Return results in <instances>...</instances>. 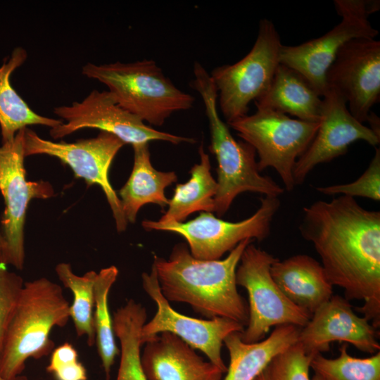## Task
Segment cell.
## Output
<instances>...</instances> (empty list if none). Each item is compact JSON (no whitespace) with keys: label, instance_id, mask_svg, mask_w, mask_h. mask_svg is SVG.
I'll return each mask as SVG.
<instances>
[{"label":"cell","instance_id":"cell-14","mask_svg":"<svg viewBox=\"0 0 380 380\" xmlns=\"http://www.w3.org/2000/svg\"><path fill=\"white\" fill-rule=\"evenodd\" d=\"M325 82L346 101L351 115L363 123L380 97V42L356 38L345 43L328 68Z\"/></svg>","mask_w":380,"mask_h":380},{"label":"cell","instance_id":"cell-26","mask_svg":"<svg viewBox=\"0 0 380 380\" xmlns=\"http://www.w3.org/2000/svg\"><path fill=\"white\" fill-rule=\"evenodd\" d=\"M118 270L112 265L97 273L94 284V328L97 350L101 358L106 380L110 379L115 357L120 353L108 308V294L115 282Z\"/></svg>","mask_w":380,"mask_h":380},{"label":"cell","instance_id":"cell-18","mask_svg":"<svg viewBox=\"0 0 380 380\" xmlns=\"http://www.w3.org/2000/svg\"><path fill=\"white\" fill-rule=\"evenodd\" d=\"M141 359L148 380H221L224 373L169 332L148 341Z\"/></svg>","mask_w":380,"mask_h":380},{"label":"cell","instance_id":"cell-12","mask_svg":"<svg viewBox=\"0 0 380 380\" xmlns=\"http://www.w3.org/2000/svg\"><path fill=\"white\" fill-rule=\"evenodd\" d=\"M53 113L65 122L51 128L50 135L58 139L84 128H94L116 136L132 146L164 141L173 144L195 143L193 138L157 130L120 107L108 91H91L82 101L56 107Z\"/></svg>","mask_w":380,"mask_h":380},{"label":"cell","instance_id":"cell-23","mask_svg":"<svg viewBox=\"0 0 380 380\" xmlns=\"http://www.w3.org/2000/svg\"><path fill=\"white\" fill-rule=\"evenodd\" d=\"M26 58V51L18 47L0 67V127L3 143L12 140L19 130L27 125H41L51 129L63 122L34 112L12 87L11 75Z\"/></svg>","mask_w":380,"mask_h":380},{"label":"cell","instance_id":"cell-31","mask_svg":"<svg viewBox=\"0 0 380 380\" xmlns=\"http://www.w3.org/2000/svg\"><path fill=\"white\" fill-rule=\"evenodd\" d=\"M0 252V353L24 282L8 270Z\"/></svg>","mask_w":380,"mask_h":380},{"label":"cell","instance_id":"cell-1","mask_svg":"<svg viewBox=\"0 0 380 380\" xmlns=\"http://www.w3.org/2000/svg\"><path fill=\"white\" fill-rule=\"evenodd\" d=\"M299 231L321 258L333 286L348 300H362L355 310L380 327V212L340 195L303 208Z\"/></svg>","mask_w":380,"mask_h":380},{"label":"cell","instance_id":"cell-32","mask_svg":"<svg viewBox=\"0 0 380 380\" xmlns=\"http://www.w3.org/2000/svg\"><path fill=\"white\" fill-rule=\"evenodd\" d=\"M46 371L56 380H87V369L78 360V353L70 343L53 349Z\"/></svg>","mask_w":380,"mask_h":380},{"label":"cell","instance_id":"cell-8","mask_svg":"<svg viewBox=\"0 0 380 380\" xmlns=\"http://www.w3.org/2000/svg\"><path fill=\"white\" fill-rule=\"evenodd\" d=\"M277 259L251 243L241 256L236 282L246 289L249 302L246 329L240 333L245 343L261 341L272 327L292 324L303 328L312 317L292 303L274 281L270 268Z\"/></svg>","mask_w":380,"mask_h":380},{"label":"cell","instance_id":"cell-24","mask_svg":"<svg viewBox=\"0 0 380 380\" xmlns=\"http://www.w3.org/2000/svg\"><path fill=\"white\" fill-rule=\"evenodd\" d=\"M198 153L200 163L191 167V177L186 182L176 185L168 208L158 220L159 222H182L195 212L215 211L217 184L211 175L210 158L203 144L199 146Z\"/></svg>","mask_w":380,"mask_h":380},{"label":"cell","instance_id":"cell-20","mask_svg":"<svg viewBox=\"0 0 380 380\" xmlns=\"http://www.w3.org/2000/svg\"><path fill=\"white\" fill-rule=\"evenodd\" d=\"M300 327L277 326L267 338L245 343L241 332L228 335L224 343L229 352V365L224 380H255L277 355L298 341Z\"/></svg>","mask_w":380,"mask_h":380},{"label":"cell","instance_id":"cell-15","mask_svg":"<svg viewBox=\"0 0 380 380\" xmlns=\"http://www.w3.org/2000/svg\"><path fill=\"white\" fill-rule=\"evenodd\" d=\"M322 100V113L318 129L293 167V177L296 185L301 184L317 165L344 155L352 143L362 140L373 146L380 143V137L351 115L346 101L336 91L327 89Z\"/></svg>","mask_w":380,"mask_h":380},{"label":"cell","instance_id":"cell-38","mask_svg":"<svg viewBox=\"0 0 380 380\" xmlns=\"http://www.w3.org/2000/svg\"><path fill=\"white\" fill-rule=\"evenodd\" d=\"M255 380H259L258 378L257 377Z\"/></svg>","mask_w":380,"mask_h":380},{"label":"cell","instance_id":"cell-28","mask_svg":"<svg viewBox=\"0 0 380 380\" xmlns=\"http://www.w3.org/2000/svg\"><path fill=\"white\" fill-rule=\"evenodd\" d=\"M348 343L339 348V356L329 359L321 353L315 354L310 367L324 380H380V351L359 358L348 353Z\"/></svg>","mask_w":380,"mask_h":380},{"label":"cell","instance_id":"cell-17","mask_svg":"<svg viewBox=\"0 0 380 380\" xmlns=\"http://www.w3.org/2000/svg\"><path fill=\"white\" fill-rule=\"evenodd\" d=\"M366 318L356 315L344 297L333 295L300 329L298 343L310 355L328 351L334 341L350 343L360 351L375 354L380 350L379 332Z\"/></svg>","mask_w":380,"mask_h":380},{"label":"cell","instance_id":"cell-13","mask_svg":"<svg viewBox=\"0 0 380 380\" xmlns=\"http://www.w3.org/2000/svg\"><path fill=\"white\" fill-rule=\"evenodd\" d=\"M141 278L144 290L157 305L153 317L142 327L141 344H145L160 333H171L194 350L203 352L210 362L225 373L227 367L221 355L224 340L232 333L242 332L244 326L229 319L215 317L201 319L177 312L163 295L153 265L151 272L143 273Z\"/></svg>","mask_w":380,"mask_h":380},{"label":"cell","instance_id":"cell-33","mask_svg":"<svg viewBox=\"0 0 380 380\" xmlns=\"http://www.w3.org/2000/svg\"><path fill=\"white\" fill-rule=\"evenodd\" d=\"M367 121L369 124V128L379 137H380L379 118L372 110L369 113Z\"/></svg>","mask_w":380,"mask_h":380},{"label":"cell","instance_id":"cell-10","mask_svg":"<svg viewBox=\"0 0 380 380\" xmlns=\"http://www.w3.org/2000/svg\"><path fill=\"white\" fill-rule=\"evenodd\" d=\"M25 128L0 146V191L5 209L1 220L6 246L0 251L3 261L18 270L25 262L24 225L28 203L32 198L53 196L52 186L44 181L29 182L24 167Z\"/></svg>","mask_w":380,"mask_h":380},{"label":"cell","instance_id":"cell-11","mask_svg":"<svg viewBox=\"0 0 380 380\" xmlns=\"http://www.w3.org/2000/svg\"><path fill=\"white\" fill-rule=\"evenodd\" d=\"M125 144L116 136L101 131L94 138L73 143L54 142L41 138L35 132L25 127V156L44 154L58 158L72 169L75 177L102 189L112 210L118 232L127 229L120 200L108 179L111 163Z\"/></svg>","mask_w":380,"mask_h":380},{"label":"cell","instance_id":"cell-5","mask_svg":"<svg viewBox=\"0 0 380 380\" xmlns=\"http://www.w3.org/2000/svg\"><path fill=\"white\" fill-rule=\"evenodd\" d=\"M82 73L105 84L120 107L154 126L163 125L176 112L191 108L194 102V97L178 89L153 60L88 63Z\"/></svg>","mask_w":380,"mask_h":380},{"label":"cell","instance_id":"cell-22","mask_svg":"<svg viewBox=\"0 0 380 380\" xmlns=\"http://www.w3.org/2000/svg\"><path fill=\"white\" fill-rule=\"evenodd\" d=\"M132 148V170L119 191L124 215L130 223L135 222L139 209L145 204H157L164 209L169 203L165 189L177 180L175 172H161L153 167L148 143L135 144Z\"/></svg>","mask_w":380,"mask_h":380},{"label":"cell","instance_id":"cell-4","mask_svg":"<svg viewBox=\"0 0 380 380\" xmlns=\"http://www.w3.org/2000/svg\"><path fill=\"white\" fill-rule=\"evenodd\" d=\"M70 304L61 286L42 277L25 282L8 325L0 353V374L20 375L29 358L40 359L54 349L50 333L65 327Z\"/></svg>","mask_w":380,"mask_h":380},{"label":"cell","instance_id":"cell-36","mask_svg":"<svg viewBox=\"0 0 380 380\" xmlns=\"http://www.w3.org/2000/svg\"><path fill=\"white\" fill-rule=\"evenodd\" d=\"M6 246V242L4 237L1 233V231H0V251H1Z\"/></svg>","mask_w":380,"mask_h":380},{"label":"cell","instance_id":"cell-30","mask_svg":"<svg viewBox=\"0 0 380 380\" xmlns=\"http://www.w3.org/2000/svg\"><path fill=\"white\" fill-rule=\"evenodd\" d=\"M312 357L296 342L271 361L267 367L269 377L270 380H310Z\"/></svg>","mask_w":380,"mask_h":380},{"label":"cell","instance_id":"cell-2","mask_svg":"<svg viewBox=\"0 0 380 380\" xmlns=\"http://www.w3.org/2000/svg\"><path fill=\"white\" fill-rule=\"evenodd\" d=\"M240 242L221 260L194 258L186 244L173 247L168 258L154 256L160 291L168 301L185 303L208 319L222 317L246 326L248 308L239 293L236 271L246 247Z\"/></svg>","mask_w":380,"mask_h":380},{"label":"cell","instance_id":"cell-16","mask_svg":"<svg viewBox=\"0 0 380 380\" xmlns=\"http://www.w3.org/2000/svg\"><path fill=\"white\" fill-rule=\"evenodd\" d=\"M341 21L325 34L297 46L282 45L280 63L303 76L322 97L327 91V71L339 49L356 38H375L379 31L374 28L368 16L355 11L335 7Z\"/></svg>","mask_w":380,"mask_h":380},{"label":"cell","instance_id":"cell-34","mask_svg":"<svg viewBox=\"0 0 380 380\" xmlns=\"http://www.w3.org/2000/svg\"><path fill=\"white\" fill-rule=\"evenodd\" d=\"M0 380H31L28 377L24 375H19L12 379H8L5 377H4L2 375L0 374Z\"/></svg>","mask_w":380,"mask_h":380},{"label":"cell","instance_id":"cell-9","mask_svg":"<svg viewBox=\"0 0 380 380\" xmlns=\"http://www.w3.org/2000/svg\"><path fill=\"white\" fill-rule=\"evenodd\" d=\"M279 197L260 198V205L251 217L236 222L217 218L203 212L187 222L161 223L144 220L146 230L171 232L186 241L191 254L201 260H219L246 239L262 241L270 234L271 224L280 207Z\"/></svg>","mask_w":380,"mask_h":380},{"label":"cell","instance_id":"cell-25","mask_svg":"<svg viewBox=\"0 0 380 380\" xmlns=\"http://www.w3.org/2000/svg\"><path fill=\"white\" fill-rule=\"evenodd\" d=\"M146 317V308L133 299L129 300L114 313L113 331L121 348L116 380H148L140 353L141 332Z\"/></svg>","mask_w":380,"mask_h":380},{"label":"cell","instance_id":"cell-3","mask_svg":"<svg viewBox=\"0 0 380 380\" xmlns=\"http://www.w3.org/2000/svg\"><path fill=\"white\" fill-rule=\"evenodd\" d=\"M193 72L190 85L203 100L210 132L209 151L217 162L214 212L223 216L234 198L246 191L279 197L284 189L270 177L260 175L255 150L244 141H236L219 115L217 91L210 73L197 61Z\"/></svg>","mask_w":380,"mask_h":380},{"label":"cell","instance_id":"cell-37","mask_svg":"<svg viewBox=\"0 0 380 380\" xmlns=\"http://www.w3.org/2000/svg\"><path fill=\"white\" fill-rule=\"evenodd\" d=\"M312 380H324L321 376L315 374L312 378Z\"/></svg>","mask_w":380,"mask_h":380},{"label":"cell","instance_id":"cell-35","mask_svg":"<svg viewBox=\"0 0 380 380\" xmlns=\"http://www.w3.org/2000/svg\"><path fill=\"white\" fill-rule=\"evenodd\" d=\"M259 380H270L267 368L258 376Z\"/></svg>","mask_w":380,"mask_h":380},{"label":"cell","instance_id":"cell-29","mask_svg":"<svg viewBox=\"0 0 380 380\" xmlns=\"http://www.w3.org/2000/svg\"><path fill=\"white\" fill-rule=\"evenodd\" d=\"M316 190L327 196L341 194L355 198H367L376 201L380 200V150L375 153L365 172L355 181L342 184L319 186Z\"/></svg>","mask_w":380,"mask_h":380},{"label":"cell","instance_id":"cell-27","mask_svg":"<svg viewBox=\"0 0 380 380\" xmlns=\"http://www.w3.org/2000/svg\"><path fill=\"white\" fill-rule=\"evenodd\" d=\"M55 270L64 287L69 289L73 294L69 312L76 334L78 336H85L87 344L91 346L96 343L93 312L97 273L91 270L78 276L72 272L71 265L65 262L58 264Z\"/></svg>","mask_w":380,"mask_h":380},{"label":"cell","instance_id":"cell-7","mask_svg":"<svg viewBox=\"0 0 380 380\" xmlns=\"http://www.w3.org/2000/svg\"><path fill=\"white\" fill-rule=\"evenodd\" d=\"M255 113L234 120L228 125L258 153L260 172L274 168L285 189L295 188L293 170L318 129L319 122L293 119L277 110L256 107Z\"/></svg>","mask_w":380,"mask_h":380},{"label":"cell","instance_id":"cell-21","mask_svg":"<svg viewBox=\"0 0 380 380\" xmlns=\"http://www.w3.org/2000/svg\"><path fill=\"white\" fill-rule=\"evenodd\" d=\"M255 104L303 121L319 122L323 100L303 76L279 63L270 87Z\"/></svg>","mask_w":380,"mask_h":380},{"label":"cell","instance_id":"cell-6","mask_svg":"<svg viewBox=\"0 0 380 380\" xmlns=\"http://www.w3.org/2000/svg\"><path fill=\"white\" fill-rule=\"evenodd\" d=\"M281 46L272 22L262 19L251 51L236 63L222 65L211 71L217 106L227 124L247 115L250 103L268 89L280 63Z\"/></svg>","mask_w":380,"mask_h":380},{"label":"cell","instance_id":"cell-19","mask_svg":"<svg viewBox=\"0 0 380 380\" xmlns=\"http://www.w3.org/2000/svg\"><path fill=\"white\" fill-rule=\"evenodd\" d=\"M271 275L295 305L312 315L333 296L334 286L321 263L305 254H298L272 265Z\"/></svg>","mask_w":380,"mask_h":380}]
</instances>
